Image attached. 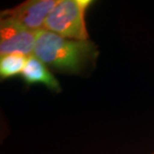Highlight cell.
<instances>
[{
    "mask_svg": "<svg viewBox=\"0 0 154 154\" xmlns=\"http://www.w3.org/2000/svg\"><path fill=\"white\" fill-rule=\"evenodd\" d=\"M28 60V57L20 53H11L0 57V78L11 79L22 75Z\"/></svg>",
    "mask_w": 154,
    "mask_h": 154,
    "instance_id": "obj_6",
    "label": "cell"
},
{
    "mask_svg": "<svg viewBox=\"0 0 154 154\" xmlns=\"http://www.w3.org/2000/svg\"><path fill=\"white\" fill-rule=\"evenodd\" d=\"M21 75L27 86L41 84L55 93L61 92L59 82L50 71L48 66L34 55L28 57L26 65Z\"/></svg>",
    "mask_w": 154,
    "mask_h": 154,
    "instance_id": "obj_5",
    "label": "cell"
},
{
    "mask_svg": "<svg viewBox=\"0 0 154 154\" xmlns=\"http://www.w3.org/2000/svg\"><path fill=\"white\" fill-rule=\"evenodd\" d=\"M36 33L23 28L9 18L0 19V54L33 55Z\"/></svg>",
    "mask_w": 154,
    "mask_h": 154,
    "instance_id": "obj_4",
    "label": "cell"
},
{
    "mask_svg": "<svg viewBox=\"0 0 154 154\" xmlns=\"http://www.w3.org/2000/svg\"><path fill=\"white\" fill-rule=\"evenodd\" d=\"M152 154H154V152H152Z\"/></svg>",
    "mask_w": 154,
    "mask_h": 154,
    "instance_id": "obj_7",
    "label": "cell"
},
{
    "mask_svg": "<svg viewBox=\"0 0 154 154\" xmlns=\"http://www.w3.org/2000/svg\"><path fill=\"white\" fill-rule=\"evenodd\" d=\"M57 0H28L1 12V18H9L23 28L37 33L44 29L45 22Z\"/></svg>",
    "mask_w": 154,
    "mask_h": 154,
    "instance_id": "obj_3",
    "label": "cell"
},
{
    "mask_svg": "<svg viewBox=\"0 0 154 154\" xmlns=\"http://www.w3.org/2000/svg\"><path fill=\"white\" fill-rule=\"evenodd\" d=\"M33 55L55 70L79 75L94 64L99 51L90 39H69L42 29L36 33Z\"/></svg>",
    "mask_w": 154,
    "mask_h": 154,
    "instance_id": "obj_1",
    "label": "cell"
},
{
    "mask_svg": "<svg viewBox=\"0 0 154 154\" xmlns=\"http://www.w3.org/2000/svg\"><path fill=\"white\" fill-rule=\"evenodd\" d=\"M93 3L91 0H57L45 20L44 29L63 38L89 39L85 15Z\"/></svg>",
    "mask_w": 154,
    "mask_h": 154,
    "instance_id": "obj_2",
    "label": "cell"
}]
</instances>
